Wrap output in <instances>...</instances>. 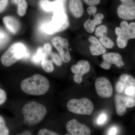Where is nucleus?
Instances as JSON below:
<instances>
[{"mask_svg": "<svg viewBox=\"0 0 135 135\" xmlns=\"http://www.w3.org/2000/svg\"><path fill=\"white\" fill-rule=\"evenodd\" d=\"M43 48L45 52H46L50 56L51 53V50H52V47L50 44L46 43L44 44L43 47Z\"/></svg>", "mask_w": 135, "mask_h": 135, "instance_id": "nucleus-40", "label": "nucleus"}, {"mask_svg": "<svg viewBox=\"0 0 135 135\" xmlns=\"http://www.w3.org/2000/svg\"><path fill=\"white\" fill-rule=\"evenodd\" d=\"M107 116L105 114L102 113L100 114L97 120V123L98 125H103L106 122Z\"/></svg>", "mask_w": 135, "mask_h": 135, "instance_id": "nucleus-32", "label": "nucleus"}, {"mask_svg": "<svg viewBox=\"0 0 135 135\" xmlns=\"http://www.w3.org/2000/svg\"><path fill=\"white\" fill-rule=\"evenodd\" d=\"M88 40L91 43L89 46V48L92 55H100L105 53L106 49L102 45L99 40L95 36H89Z\"/></svg>", "mask_w": 135, "mask_h": 135, "instance_id": "nucleus-12", "label": "nucleus"}, {"mask_svg": "<svg viewBox=\"0 0 135 135\" xmlns=\"http://www.w3.org/2000/svg\"><path fill=\"white\" fill-rule=\"evenodd\" d=\"M9 0H0V13L3 12L7 6Z\"/></svg>", "mask_w": 135, "mask_h": 135, "instance_id": "nucleus-38", "label": "nucleus"}, {"mask_svg": "<svg viewBox=\"0 0 135 135\" xmlns=\"http://www.w3.org/2000/svg\"><path fill=\"white\" fill-rule=\"evenodd\" d=\"M116 42L118 47L120 49L125 48L128 44V41L125 40L122 36H118L116 39Z\"/></svg>", "mask_w": 135, "mask_h": 135, "instance_id": "nucleus-28", "label": "nucleus"}, {"mask_svg": "<svg viewBox=\"0 0 135 135\" xmlns=\"http://www.w3.org/2000/svg\"><path fill=\"white\" fill-rule=\"evenodd\" d=\"M17 135H32V134L30 131H25L23 133H20V134Z\"/></svg>", "mask_w": 135, "mask_h": 135, "instance_id": "nucleus-43", "label": "nucleus"}, {"mask_svg": "<svg viewBox=\"0 0 135 135\" xmlns=\"http://www.w3.org/2000/svg\"><path fill=\"white\" fill-rule=\"evenodd\" d=\"M121 36L127 41L129 39L135 38V22H131L129 24L128 28L127 33L124 36Z\"/></svg>", "mask_w": 135, "mask_h": 135, "instance_id": "nucleus-20", "label": "nucleus"}, {"mask_svg": "<svg viewBox=\"0 0 135 135\" xmlns=\"http://www.w3.org/2000/svg\"><path fill=\"white\" fill-rule=\"evenodd\" d=\"M65 135H72L71 134H69V133H67V134H66Z\"/></svg>", "mask_w": 135, "mask_h": 135, "instance_id": "nucleus-45", "label": "nucleus"}, {"mask_svg": "<svg viewBox=\"0 0 135 135\" xmlns=\"http://www.w3.org/2000/svg\"><path fill=\"white\" fill-rule=\"evenodd\" d=\"M115 32L118 36H123V32L120 27H116L115 29Z\"/></svg>", "mask_w": 135, "mask_h": 135, "instance_id": "nucleus-42", "label": "nucleus"}, {"mask_svg": "<svg viewBox=\"0 0 135 135\" xmlns=\"http://www.w3.org/2000/svg\"><path fill=\"white\" fill-rule=\"evenodd\" d=\"M135 93V87L134 86H129L125 90V94L128 95H133Z\"/></svg>", "mask_w": 135, "mask_h": 135, "instance_id": "nucleus-37", "label": "nucleus"}, {"mask_svg": "<svg viewBox=\"0 0 135 135\" xmlns=\"http://www.w3.org/2000/svg\"><path fill=\"white\" fill-rule=\"evenodd\" d=\"M37 135H59L58 133L53 131L50 130L46 128L40 129L38 132Z\"/></svg>", "mask_w": 135, "mask_h": 135, "instance_id": "nucleus-29", "label": "nucleus"}, {"mask_svg": "<svg viewBox=\"0 0 135 135\" xmlns=\"http://www.w3.org/2000/svg\"><path fill=\"white\" fill-rule=\"evenodd\" d=\"M97 94L102 98H109L113 94V88L110 82L105 77L98 78L95 83Z\"/></svg>", "mask_w": 135, "mask_h": 135, "instance_id": "nucleus-7", "label": "nucleus"}, {"mask_svg": "<svg viewBox=\"0 0 135 135\" xmlns=\"http://www.w3.org/2000/svg\"><path fill=\"white\" fill-rule=\"evenodd\" d=\"M51 42L58 51L63 62L66 63L69 62L71 57L68 48L69 44L67 39L60 36H56L52 39Z\"/></svg>", "mask_w": 135, "mask_h": 135, "instance_id": "nucleus-6", "label": "nucleus"}, {"mask_svg": "<svg viewBox=\"0 0 135 135\" xmlns=\"http://www.w3.org/2000/svg\"><path fill=\"white\" fill-rule=\"evenodd\" d=\"M42 68L46 72L52 73L54 70V66L52 60L46 57L42 60L41 62Z\"/></svg>", "mask_w": 135, "mask_h": 135, "instance_id": "nucleus-19", "label": "nucleus"}, {"mask_svg": "<svg viewBox=\"0 0 135 135\" xmlns=\"http://www.w3.org/2000/svg\"><path fill=\"white\" fill-rule=\"evenodd\" d=\"M118 129L117 127L113 126L110 128L108 131V135H116L118 133Z\"/></svg>", "mask_w": 135, "mask_h": 135, "instance_id": "nucleus-41", "label": "nucleus"}, {"mask_svg": "<svg viewBox=\"0 0 135 135\" xmlns=\"http://www.w3.org/2000/svg\"><path fill=\"white\" fill-rule=\"evenodd\" d=\"M119 17L126 20L135 19V2L134 1L123 3L117 9Z\"/></svg>", "mask_w": 135, "mask_h": 135, "instance_id": "nucleus-11", "label": "nucleus"}, {"mask_svg": "<svg viewBox=\"0 0 135 135\" xmlns=\"http://www.w3.org/2000/svg\"><path fill=\"white\" fill-rule=\"evenodd\" d=\"M50 56L52 59V61L54 62L57 65L60 66L62 65V60L61 58V57L57 53L51 52Z\"/></svg>", "mask_w": 135, "mask_h": 135, "instance_id": "nucleus-27", "label": "nucleus"}, {"mask_svg": "<svg viewBox=\"0 0 135 135\" xmlns=\"http://www.w3.org/2000/svg\"><path fill=\"white\" fill-rule=\"evenodd\" d=\"M67 107L71 112L81 115H91L94 109L92 101L86 98L71 99L68 102Z\"/></svg>", "mask_w": 135, "mask_h": 135, "instance_id": "nucleus-5", "label": "nucleus"}, {"mask_svg": "<svg viewBox=\"0 0 135 135\" xmlns=\"http://www.w3.org/2000/svg\"><path fill=\"white\" fill-rule=\"evenodd\" d=\"M40 6L46 12H54L57 10L64 8V3L60 0L50 1L49 0H40Z\"/></svg>", "mask_w": 135, "mask_h": 135, "instance_id": "nucleus-13", "label": "nucleus"}, {"mask_svg": "<svg viewBox=\"0 0 135 135\" xmlns=\"http://www.w3.org/2000/svg\"><path fill=\"white\" fill-rule=\"evenodd\" d=\"M90 69L89 63L87 60H80L77 64L72 66L71 71L75 74L73 77L74 82L77 84L81 83L83 81V76L88 73Z\"/></svg>", "mask_w": 135, "mask_h": 135, "instance_id": "nucleus-8", "label": "nucleus"}, {"mask_svg": "<svg viewBox=\"0 0 135 135\" xmlns=\"http://www.w3.org/2000/svg\"><path fill=\"white\" fill-rule=\"evenodd\" d=\"M13 4H16L17 6L18 14L20 16L23 17L26 13L27 10V3L26 0H11Z\"/></svg>", "mask_w": 135, "mask_h": 135, "instance_id": "nucleus-17", "label": "nucleus"}, {"mask_svg": "<svg viewBox=\"0 0 135 135\" xmlns=\"http://www.w3.org/2000/svg\"><path fill=\"white\" fill-rule=\"evenodd\" d=\"M129 24L126 21H123L121 22L120 23V28L122 30L123 32V36L125 35L127 33L128 31V28Z\"/></svg>", "mask_w": 135, "mask_h": 135, "instance_id": "nucleus-33", "label": "nucleus"}, {"mask_svg": "<svg viewBox=\"0 0 135 135\" xmlns=\"http://www.w3.org/2000/svg\"><path fill=\"white\" fill-rule=\"evenodd\" d=\"M107 27L104 25H101L97 27L95 30V35L97 37L101 38L104 36H107Z\"/></svg>", "mask_w": 135, "mask_h": 135, "instance_id": "nucleus-23", "label": "nucleus"}, {"mask_svg": "<svg viewBox=\"0 0 135 135\" xmlns=\"http://www.w3.org/2000/svg\"><path fill=\"white\" fill-rule=\"evenodd\" d=\"M125 87V84L120 81H119L116 83V91L118 93H122L124 90Z\"/></svg>", "mask_w": 135, "mask_h": 135, "instance_id": "nucleus-34", "label": "nucleus"}, {"mask_svg": "<svg viewBox=\"0 0 135 135\" xmlns=\"http://www.w3.org/2000/svg\"><path fill=\"white\" fill-rule=\"evenodd\" d=\"M66 131L72 135H90L91 130L88 126L80 123L75 119L71 120L66 124Z\"/></svg>", "mask_w": 135, "mask_h": 135, "instance_id": "nucleus-9", "label": "nucleus"}, {"mask_svg": "<svg viewBox=\"0 0 135 135\" xmlns=\"http://www.w3.org/2000/svg\"><path fill=\"white\" fill-rule=\"evenodd\" d=\"M104 15L101 13H98L94 16L93 20L96 25H100L103 22V20L104 19Z\"/></svg>", "mask_w": 135, "mask_h": 135, "instance_id": "nucleus-30", "label": "nucleus"}, {"mask_svg": "<svg viewBox=\"0 0 135 135\" xmlns=\"http://www.w3.org/2000/svg\"><path fill=\"white\" fill-rule=\"evenodd\" d=\"M25 123L29 126L39 124L43 120L47 113V110L43 105L32 101L25 104L22 110Z\"/></svg>", "mask_w": 135, "mask_h": 135, "instance_id": "nucleus-2", "label": "nucleus"}, {"mask_svg": "<svg viewBox=\"0 0 135 135\" xmlns=\"http://www.w3.org/2000/svg\"><path fill=\"white\" fill-rule=\"evenodd\" d=\"M50 87L48 80L43 75L36 74L23 80L20 84L21 89L26 94L33 96L44 95Z\"/></svg>", "mask_w": 135, "mask_h": 135, "instance_id": "nucleus-1", "label": "nucleus"}, {"mask_svg": "<svg viewBox=\"0 0 135 135\" xmlns=\"http://www.w3.org/2000/svg\"><path fill=\"white\" fill-rule=\"evenodd\" d=\"M86 5L90 6H96L100 3L101 0H83Z\"/></svg>", "mask_w": 135, "mask_h": 135, "instance_id": "nucleus-36", "label": "nucleus"}, {"mask_svg": "<svg viewBox=\"0 0 135 135\" xmlns=\"http://www.w3.org/2000/svg\"><path fill=\"white\" fill-rule=\"evenodd\" d=\"M29 53L23 44L16 42L11 45L2 56L1 62L4 66L8 67L22 58L29 57Z\"/></svg>", "mask_w": 135, "mask_h": 135, "instance_id": "nucleus-4", "label": "nucleus"}, {"mask_svg": "<svg viewBox=\"0 0 135 135\" xmlns=\"http://www.w3.org/2000/svg\"><path fill=\"white\" fill-rule=\"evenodd\" d=\"M69 26L68 17L62 8L53 12L52 19L44 25L43 29L45 33L50 35L63 31Z\"/></svg>", "mask_w": 135, "mask_h": 135, "instance_id": "nucleus-3", "label": "nucleus"}, {"mask_svg": "<svg viewBox=\"0 0 135 135\" xmlns=\"http://www.w3.org/2000/svg\"><path fill=\"white\" fill-rule=\"evenodd\" d=\"M49 56V55L45 52L43 47H40L37 50L36 54L33 56L32 60L33 63L38 64L44 59L48 57Z\"/></svg>", "mask_w": 135, "mask_h": 135, "instance_id": "nucleus-18", "label": "nucleus"}, {"mask_svg": "<svg viewBox=\"0 0 135 135\" xmlns=\"http://www.w3.org/2000/svg\"><path fill=\"white\" fill-rule=\"evenodd\" d=\"M69 8L72 15L76 18L82 17L84 13L83 4L81 0H69Z\"/></svg>", "mask_w": 135, "mask_h": 135, "instance_id": "nucleus-14", "label": "nucleus"}, {"mask_svg": "<svg viewBox=\"0 0 135 135\" xmlns=\"http://www.w3.org/2000/svg\"><path fill=\"white\" fill-rule=\"evenodd\" d=\"M103 62L100 64V66L105 70H109L113 64H115L118 67H122L125 64L122 61V56L118 53H104L103 55Z\"/></svg>", "mask_w": 135, "mask_h": 135, "instance_id": "nucleus-10", "label": "nucleus"}, {"mask_svg": "<svg viewBox=\"0 0 135 135\" xmlns=\"http://www.w3.org/2000/svg\"><path fill=\"white\" fill-rule=\"evenodd\" d=\"M87 12L90 16H94L96 14L97 8L95 6H90L87 9Z\"/></svg>", "mask_w": 135, "mask_h": 135, "instance_id": "nucleus-39", "label": "nucleus"}, {"mask_svg": "<svg viewBox=\"0 0 135 135\" xmlns=\"http://www.w3.org/2000/svg\"><path fill=\"white\" fill-rule=\"evenodd\" d=\"M120 1L122 3H123L127 2H129L132 1H133L134 0H120Z\"/></svg>", "mask_w": 135, "mask_h": 135, "instance_id": "nucleus-44", "label": "nucleus"}, {"mask_svg": "<svg viewBox=\"0 0 135 135\" xmlns=\"http://www.w3.org/2000/svg\"><path fill=\"white\" fill-rule=\"evenodd\" d=\"M9 131L4 118L0 115V135H9Z\"/></svg>", "mask_w": 135, "mask_h": 135, "instance_id": "nucleus-25", "label": "nucleus"}, {"mask_svg": "<svg viewBox=\"0 0 135 135\" xmlns=\"http://www.w3.org/2000/svg\"><path fill=\"white\" fill-rule=\"evenodd\" d=\"M9 40V37L7 33L0 29V49L6 45Z\"/></svg>", "mask_w": 135, "mask_h": 135, "instance_id": "nucleus-26", "label": "nucleus"}, {"mask_svg": "<svg viewBox=\"0 0 135 135\" xmlns=\"http://www.w3.org/2000/svg\"><path fill=\"white\" fill-rule=\"evenodd\" d=\"M99 41L103 46L106 48L110 49L112 48L114 46L113 42L107 36H103L99 38Z\"/></svg>", "mask_w": 135, "mask_h": 135, "instance_id": "nucleus-22", "label": "nucleus"}, {"mask_svg": "<svg viewBox=\"0 0 135 135\" xmlns=\"http://www.w3.org/2000/svg\"><path fill=\"white\" fill-rule=\"evenodd\" d=\"M96 25L93 20L89 18L84 23V27L85 30L89 33H92L95 28Z\"/></svg>", "mask_w": 135, "mask_h": 135, "instance_id": "nucleus-24", "label": "nucleus"}, {"mask_svg": "<svg viewBox=\"0 0 135 135\" xmlns=\"http://www.w3.org/2000/svg\"><path fill=\"white\" fill-rule=\"evenodd\" d=\"M115 103L116 113L119 116H123L126 113L127 108L124 101V97L120 95H116Z\"/></svg>", "mask_w": 135, "mask_h": 135, "instance_id": "nucleus-16", "label": "nucleus"}, {"mask_svg": "<svg viewBox=\"0 0 135 135\" xmlns=\"http://www.w3.org/2000/svg\"><path fill=\"white\" fill-rule=\"evenodd\" d=\"M120 81L124 84H128L129 86H134L135 79L131 75L127 74H122L119 78Z\"/></svg>", "mask_w": 135, "mask_h": 135, "instance_id": "nucleus-21", "label": "nucleus"}, {"mask_svg": "<svg viewBox=\"0 0 135 135\" xmlns=\"http://www.w3.org/2000/svg\"><path fill=\"white\" fill-rule=\"evenodd\" d=\"M7 98L6 92L3 89L0 88V105L5 103Z\"/></svg>", "mask_w": 135, "mask_h": 135, "instance_id": "nucleus-35", "label": "nucleus"}, {"mask_svg": "<svg viewBox=\"0 0 135 135\" xmlns=\"http://www.w3.org/2000/svg\"><path fill=\"white\" fill-rule=\"evenodd\" d=\"M3 21L6 28L11 33H17L20 29V23L14 17L10 16L4 17Z\"/></svg>", "mask_w": 135, "mask_h": 135, "instance_id": "nucleus-15", "label": "nucleus"}, {"mask_svg": "<svg viewBox=\"0 0 135 135\" xmlns=\"http://www.w3.org/2000/svg\"><path fill=\"white\" fill-rule=\"evenodd\" d=\"M124 101L127 108H131L135 105V101L132 98L124 97Z\"/></svg>", "mask_w": 135, "mask_h": 135, "instance_id": "nucleus-31", "label": "nucleus"}]
</instances>
